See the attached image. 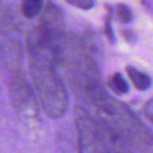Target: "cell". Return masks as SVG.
Segmentation results:
<instances>
[{
  "label": "cell",
  "mask_w": 153,
  "mask_h": 153,
  "mask_svg": "<svg viewBox=\"0 0 153 153\" xmlns=\"http://www.w3.org/2000/svg\"><path fill=\"white\" fill-rule=\"evenodd\" d=\"M69 5L80 8V10H90L94 5V0H66Z\"/></svg>",
  "instance_id": "cell-10"
},
{
  "label": "cell",
  "mask_w": 153,
  "mask_h": 153,
  "mask_svg": "<svg viewBox=\"0 0 153 153\" xmlns=\"http://www.w3.org/2000/svg\"><path fill=\"white\" fill-rule=\"evenodd\" d=\"M30 85L39 110L50 118L62 117L68 106L66 84L49 60L29 56Z\"/></svg>",
  "instance_id": "cell-2"
},
{
  "label": "cell",
  "mask_w": 153,
  "mask_h": 153,
  "mask_svg": "<svg viewBox=\"0 0 153 153\" xmlns=\"http://www.w3.org/2000/svg\"><path fill=\"white\" fill-rule=\"evenodd\" d=\"M143 115L147 118V121L153 124V98H151L143 106Z\"/></svg>",
  "instance_id": "cell-11"
},
{
  "label": "cell",
  "mask_w": 153,
  "mask_h": 153,
  "mask_svg": "<svg viewBox=\"0 0 153 153\" xmlns=\"http://www.w3.org/2000/svg\"><path fill=\"white\" fill-rule=\"evenodd\" d=\"M10 94L14 110L25 121H33L38 115V104L36 102L30 82L20 71L11 72Z\"/></svg>",
  "instance_id": "cell-4"
},
{
  "label": "cell",
  "mask_w": 153,
  "mask_h": 153,
  "mask_svg": "<svg viewBox=\"0 0 153 153\" xmlns=\"http://www.w3.org/2000/svg\"><path fill=\"white\" fill-rule=\"evenodd\" d=\"M115 16L121 23H129L133 19V12L131 10L124 5V4H118L115 7Z\"/></svg>",
  "instance_id": "cell-9"
},
{
  "label": "cell",
  "mask_w": 153,
  "mask_h": 153,
  "mask_svg": "<svg viewBox=\"0 0 153 153\" xmlns=\"http://www.w3.org/2000/svg\"><path fill=\"white\" fill-rule=\"evenodd\" d=\"M127 74L130 79V81L133 82L134 87L140 90V91H143V90H147L152 81H151V78L148 74H146L145 72H141L139 71L137 68L135 67H127Z\"/></svg>",
  "instance_id": "cell-6"
},
{
  "label": "cell",
  "mask_w": 153,
  "mask_h": 153,
  "mask_svg": "<svg viewBox=\"0 0 153 153\" xmlns=\"http://www.w3.org/2000/svg\"><path fill=\"white\" fill-rule=\"evenodd\" d=\"M78 153H136L103 121L84 106L74 109Z\"/></svg>",
  "instance_id": "cell-3"
},
{
  "label": "cell",
  "mask_w": 153,
  "mask_h": 153,
  "mask_svg": "<svg viewBox=\"0 0 153 153\" xmlns=\"http://www.w3.org/2000/svg\"><path fill=\"white\" fill-rule=\"evenodd\" d=\"M84 106L94 117L108 124L136 153H153V130H151L126 104L103 91L85 99Z\"/></svg>",
  "instance_id": "cell-1"
},
{
  "label": "cell",
  "mask_w": 153,
  "mask_h": 153,
  "mask_svg": "<svg viewBox=\"0 0 153 153\" xmlns=\"http://www.w3.org/2000/svg\"><path fill=\"white\" fill-rule=\"evenodd\" d=\"M22 14L27 19L38 17L43 10L44 0H18Z\"/></svg>",
  "instance_id": "cell-7"
},
{
  "label": "cell",
  "mask_w": 153,
  "mask_h": 153,
  "mask_svg": "<svg viewBox=\"0 0 153 153\" xmlns=\"http://www.w3.org/2000/svg\"><path fill=\"white\" fill-rule=\"evenodd\" d=\"M1 11H4V8H2V1L0 0V12H1Z\"/></svg>",
  "instance_id": "cell-12"
},
{
  "label": "cell",
  "mask_w": 153,
  "mask_h": 153,
  "mask_svg": "<svg viewBox=\"0 0 153 153\" xmlns=\"http://www.w3.org/2000/svg\"><path fill=\"white\" fill-rule=\"evenodd\" d=\"M108 86L117 94H124L128 92L129 86L121 73H114L108 79Z\"/></svg>",
  "instance_id": "cell-8"
},
{
  "label": "cell",
  "mask_w": 153,
  "mask_h": 153,
  "mask_svg": "<svg viewBox=\"0 0 153 153\" xmlns=\"http://www.w3.org/2000/svg\"><path fill=\"white\" fill-rule=\"evenodd\" d=\"M23 57V49L16 33V27L10 19V14L0 12V59L11 71H19Z\"/></svg>",
  "instance_id": "cell-5"
}]
</instances>
